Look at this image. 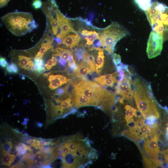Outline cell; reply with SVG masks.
<instances>
[{"mask_svg": "<svg viewBox=\"0 0 168 168\" xmlns=\"http://www.w3.org/2000/svg\"><path fill=\"white\" fill-rule=\"evenodd\" d=\"M1 20L8 30L16 36L24 35L38 26L30 12L9 13L2 16Z\"/></svg>", "mask_w": 168, "mask_h": 168, "instance_id": "obj_1", "label": "cell"}, {"mask_svg": "<svg viewBox=\"0 0 168 168\" xmlns=\"http://www.w3.org/2000/svg\"><path fill=\"white\" fill-rule=\"evenodd\" d=\"M134 86V98L137 106L143 117L146 119H158L159 114L156 105L146 86L138 79L136 80Z\"/></svg>", "mask_w": 168, "mask_h": 168, "instance_id": "obj_2", "label": "cell"}, {"mask_svg": "<svg viewBox=\"0 0 168 168\" xmlns=\"http://www.w3.org/2000/svg\"><path fill=\"white\" fill-rule=\"evenodd\" d=\"M153 31L162 35L164 41L168 39V7L157 1L145 11Z\"/></svg>", "mask_w": 168, "mask_h": 168, "instance_id": "obj_3", "label": "cell"}, {"mask_svg": "<svg viewBox=\"0 0 168 168\" xmlns=\"http://www.w3.org/2000/svg\"><path fill=\"white\" fill-rule=\"evenodd\" d=\"M73 91L80 92L89 98L97 105L101 102L105 104L110 99L112 93L95 82L84 80L73 86Z\"/></svg>", "mask_w": 168, "mask_h": 168, "instance_id": "obj_4", "label": "cell"}, {"mask_svg": "<svg viewBox=\"0 0 168 168\" xmlns=\"http://www.w3.org/2000/svg\"><path fill=\"white\" fill-rule=\"evenodd\" d=\"M129 33L124 27L117 22H113L102 31L100 41L102 47L113 54L116 43Z\"/></svg>", "mask_w": 168, "mask_h": 168, "instance_id": "obj_5", "label": "cell"}, {"mask_svg": "<svg viewBox=\"0 0 168 168\" xmlns=\"http://www.w3.org/2000/svg\"><path fill=\"white\" fill-rule=\"evenodd\" d=\"M41 8L46 17V28L50 29L53 35H56L58 30L57 16L58 9L55 0H46L43 3Z\"/></svg>", "mask_w": 168, "mask_h": 168, "instance_id": "obj_6", "label": "cell"}, {"mask_svg": "<svg viewBox=\"0 0 168 168\" xmlns=\"http://www.w3.org/2000/svg\"><path fill=\"white\" fill-rule=\"evenodd\" d=\"M164 40L160 33L152 31L147 43V53L148 58H152L159 55L161 52Z\"/></svg>", "mask_w": 168, "mask_h": 168, "instance_id": "obj_7", "label": "cell"}, {"mask_svg": "<svg viewBox=\"0 0 168 168\" xmlns=\"http://www.w3.org/2000/svg\"><path fill=\"white\" fill-rule=\"evenodd\" d=\"M132 80L130 76L125 74L122 82L118 81L115 87V93L121 95L122 99L127 100H131L134 95L131 84Z\"/></svg>", "mask_w": 168, "mask_h": 168, "instance_id": "obj_8", "label": "cell"}, {"mask_svg": "<svg viewBox=\"0 0 168 168\" xmlns=\"http://www.w3.org/2000/svg\"><path fill=\"white\" fill-rule=\"evenodd\" d=\"M57 16L58 23V30L56 38H59L62 40L64 39L69 33L77 34L74 29L71 21L63 16L58 9L57 11Z\"/></svg>", "mask_w": 168, "mask_h": 168, "instance_id": "obj_9", "label": "cell"}, {"mask_svg": "<svg viewBox=\"0 0 168 168\" xmlns=\"http://www.w3.org/2000/svg\"><path fill=\"white\" fill-rule=\"evenodd\" d=\"M144 144V149L146 153L150 157L157 158L159 152L158 145L159 136L157 134L148 136Z\"/></svg>", "mask_w": 168, "mask_h": 168, "instance_id": "obj_10", "label": "cell"}, {"mask_svg": "<svg viewBox=\"0 0 168 168\" xmlns=\"http://www.w3.org/2000/svg\"><path fill=\"white\" fill-rule=\"evenodd\" d=\"M33 166L39 167L48 165L50 163L47 154L40 150L31 156Z\"/></svg>", "mask_w": 168, "mask_h": 168, "instance_id": "obj_11", "label": "cell"}, {"mask_svg": "<svg viewBox=\"0 0 168 168\" xmlns=\"http://www.w3.org/2000/svg\"><path fill=\"white\" fill-rule=\"evenodd\" d=\"M48 80L49 82V87L53 90L66 83L69 80L62 75L51 74L49 76Z\"/></svg>", "mask_w": 168, "mask_h": 168, "instance_id": "obj_12", "label": "cell"}, {"mask_svg": "<svg viewBox=\"0 0 168 168\" xmlns=\"http://www.w3.org/2000/svg\"><path fill=\"white\" fill-rule=\"evenodd\" d=\"M73 101L74 106L79 108L86 105H95L89 98L82 93L73 90Z\"/></svg>", "mask_w": 168, "mask_h": 168, "instance_id": "obj_13", "label": "cell"}, {"mask_svg": "<svg viewBox=\"0 0 168 168\" xmlns=\"http://www.w3.org/2000/svg\"><path fill=\"white\" fill-rule=\"evenodd\" d=\"M17 61L19 67L25 70H34V59L26 55L19 54L17 57Z\"/></svg>", "mask_w": 168, "mask_h": 168, "instance_id": "obj_14", "label": "cell"}, {"mask_svg": "<svg viewBox=\"0 0 168 168\" xmlns=\"http://www.w3.org/2000/svg\"><path fill=\"white\" fill-rule=\"evenodd\" d=\"M62 155L63 167H76L80 163V162L70 152L62 154Z\"/></svg>", "mask_w": 168, "mask_h": 168, "instance_id": "obj_15", "label": "cell"}, {"mask_svg": "<svg viewBox=\"0 0 168 168\" xmlns=\"http://www.w3.org/2000/svg\"><path fill=\"white\" fill-rule=\"evenodd\" d=\"M81 40V37L77 34H68L62 40V43L67 47L72 48L77 45Z\"/></svg>", "mask_w": 168, "mask_h": 168, "instance_id": "obj_16", "label": "cell"}, {"mask_svg": "<svg viewBox=\"0 0 168 168\" xmlns=\"http://www.w3.org/2000/svg\"><path fill=\"white\" fill-rule=\"evenodd\" d=\"M92 73L90 66L87 61L82 60L77 69L75 71L74 75L76 77H79Z\"/></svg>", "mask_w": 168, "mask_h": 168, "instance_id": "obj_17", "label": "cell"}, {"mask_svg": "<svg viewBox=\"0 0 168 168\" xmlns=\"http://www.w3.org/2000/svg\"><path fill=\"white\" fill-rule=\"evenodd\" d=\"M144 165L147 168L163 167V166L161 162L157 158H149L142 155Z\"/></svg>", "mask_w": 168, "mask_h": 168, "instance_id": "obj_18", "label": "cell"}, {"mask_svg": "<svg viewBox=\"0 0 168 168\" xmlns=\"http://www.w3.org/2000/svg\"><path fill=\"white\" fill-rule=\"evenodd\" d=\"M2 152L1 161L2 163L6 166H10L14 161L16 156L2 150Z\"/></svg>", "mask_w": 168, "mask_h": 168, "instance_id": "obj_19", "label": "cell"}, {"mask_svg": "<svg viewBox=\"0 0 168 168\" xmlns=\"http://www.w3.org/2000/svg\"><path fill=\"white\" fill-rule=\"evenodd\" d=\"M98 50V56L96 59V63H95L96 66V71L97 73H100L101 71V68L103 67L104 62V56L103 49L97 47L95 49Z\"/></svg>", "mask_w": 168, "mask_h": 168, "instance_id": "obj_20", "label": "cell"}, {"mask_svg": "<svg viewBox=\"0 0 168 168\" xmlns=\"http://www.w3.org/2000/svg\"><path fill=\"white\" fill-rule=\"evenodd\" d=\"M17 154L18 156H21L26 154L27 151L30 152H32V150L29 146L25 145L22 143H19L16 147Z\"/></svg>", "mask_w": 168, "mask_h": 168, "instance_id": "obj_21", "label": "cell"}, {"mask_svg": "<svg viewBox=\"0 0 168 168\" xmlns=\"http://www.w3.org/2000/svg\"><path fill=\"white\" fill-rule=\"evenodd\" d=\"M135 2L142 10L146 11L151 6L152 0H134Z\"/></svg>", "mask_w": 168, "mask_h": 168, "instance_id": "obj_22", "label": "cell"}, {"mask_svg": "<svg viewBox=\"0 0 168 168\" xmlns=\"http://www.w3.org/2000/svg\"><path fill=\"white\" fill-rule=\"evenodd\" d=\"M124 109L126 110L125 119L127 122L133 118L136 113L137 110L128 105H126Z\"/></svg>", "mask_w": 168, "mask_h": 168, "instance_id": "obj_23", "label": "cell"}, {"mask_svg": "<svg viewBox=\"0 0 168 168\" xmlns=\"http://www.w3.org/2000/svg\"><path fill=\"white\" fill-rule=\"evenodd\" d=\"M34 70L36 72L41 73L45 70L44 67V63L42 58L34 59Z\"/></svg>", "mask_w": 168, "mask_h": 168, "instance_id": "obj_24", "label": "cell"}, {"mask_svg": "<svg viewBox=\"0 0 168 168\" xmlns=\"http://www.w3.org/2000/svg\"><path fill=\"white\" fill-rule=\"evenodd\" d=\"M100 36L99 34L95 31H93L92 33L86 36L85 39L86 40V44L89 45H91L96 39H100Z\"/></svg>", "mask_w": 168, "mask_h": 168, "instance_id": "obj_25", "label": "cell"}, {"mask_svg": "<svg viewBox=\"0 0 168 168\" xmlns=\"http://www.w3.org/2000/svg\"><path fill=\"white\" fill-rule=\"evenodd\" d=\"M118 72L117 71L111 74L101 76L100 77L95 78L94 80L95 81L98 83L100 82L119 76Z\"/></svg>", "mask_w": 168, "mask_h": 168, "instance_id": "obj_26", "label": "cell"}, {"mask_svg": "<svg viewBox=\"0 0 168 168\" xmlns=\"http://www.w3.org/2000/svg\"><path fill=\"white\" fill-rule=\"evenodd\" d=\"M117 77L107 79L104 81L100 82L98 83L100 85L103 86H109L110 87L113 86L114 84L116 83H118V81L117 79Z\"/></svg>", "mask_w": 168, "mask_h": 168, "instance_id": "obj_27", "label": "cell"}, {"mask_svg": "<svg viewBox=\"0 0 168 168\" xmlns=\"http://www.w3.org/2000/svg\"><path fill=\"white\" fill-rule=\"evenodd\" d=\"M57 61L56 57L53 55L51 58L49 59L47 61L46 63L44 65L46 69L48 70L50 69L53 66L56 64Z\"/></svg>", "mask_w": 168, "mask_h": 168, "instance_id": "obj_28", "label": "cell"}, {"mask_svg": "<svg viewBox=\"0 0 168 168\" xmlns=\"http://www.w3.org/2000/svg\"><path fill=\"white\" fill-rule=\"evenodd\" d=\"M6 69L7 72L9 73H16L18 72V68L14 63H12L8 65Z\"/></svg>", "mask_w": 168, "mask_h": 168, "instance_id": "obj_29", "label": "cell"}, {"mask_svg": "<svg viewBox=\"0 0 168 168\" xmlns=\"http://www.w3.org/2000/svg\"><path fill=\"white\" fill-rule=\"evenodd\" d=\"M12 147V145L11 141H7L4 143L2 146V150L7 152H10Z\"/></svg>", "mask_w": 168, "mask_h": 168, "instance_id": "obj_30", "label": "cell"}, {"mask_svg": "<svg viewBox=\"0 0 168 168\" xmlns=\"http://www.w3.org/2000/svg\"><path fill=\"white\" fill-rule=\"evenodd\" d=\"M84 52V49H75V54L79 61H81L82 59Z\"/></svg>", "mask_w": 168, "mask_h": 168, "instance_id": "obj_31", "label": "cell"}, {"mask_svg": "<svg viewBox=\"0 0 168 168\" xmlns=\"http://www.w3.org/2000/svg\"><path fill=\"white\" fill-rule=\"evenodd\" d=\"M43 3L41 0H34L32 3L33 7L35 9H38L41 7Z\"/></svg>", "mask_w": 168, "mask_h": 168, "instance_id": "obj_32", "label": "cell"}, {"mask_svg": "<svg viewBox=\"0 0 168 168\" xmlns=\"http://www.w3.org/2000/svg\"><path fill=\"white\" fill-rule=\"evenodd\" d=\"M113 61L116 65L120 64L121 63V58L119 55L114 54L113 56Z\"/></svg>", "mask_w": 168, "mask_h": 168, "instance_id": "obj_33", "label": "cell"}, {"mask_svg": "<svg viewBox=\"0 0 168 168\" xmlns=\"http://www.w3.org/2000/svg\"><path fill=\"white\" fill-rule=\"evenodd\" d=\"M36 143L38 146H45L46 145H51V143L49 141H45L42 140H39L36 139Z\"/></svg>", "mask_w": 168, "mask_h": 168, "instance_id": "obj_34", "label": "cell"}, {"mask_svg": "<svg viewBox=\"0 0 168 168\" xmlns=\"http://www.w3.org/2000/svg\"><path fill=\"white\" fill-rule=\"evenodd\" d=\"M0 66L3 68H5L7 66L8 63L5 58L2 57H0Z\"/></svg>", "mask_w": 168, "mask_h": 168, "instance_id": "obj_35", "label": "cell"}, {"mask_svg": "<svg viewBox=\"0 0 168 168\" xmlns=\"http://www.w3.org/2000/svg\"><path fill=\"white\" fill-rule=\"evenodd\" d=\"M65 92L64 88L60 87L58 88L55 91V94L60 96L63 95Z\"/></svg>", "mask_w": 168, "mask_h": 168, "instance_id": "obj_36", "label": "cell"}, {"mask_svg": "<svg viewBox=\"0 0 168 168\" xmlns=\"http://www.w3.org/2000/svg\"><path fill=\"white\" fill-rule=\"evenodd\" d=\"M93 31H89L86 30H84L81 31V34L82 35L86 36L90 35L93 32Z\"/></svg>", "mask_w": 168, "mask_h": 168, "instance_id": "obj_37", "label": "cell"}, {"mask_svg": "<svg viewBox=\"0 0 168 168\" xmlns=\"http://www.w3.org/2000/svg\"><path fill=\"white\" fill-rule=\"evenodd\" d=\"M10 0H0V7H2L6 6Z\"/></svg>", "mask_w": 168, "mask_h": 168, "instance_id": "obj_38", "label": "cell"}, {"mask_svg": "<svg viewBox=\"0 0 168 168\" xmlns=\"http://www.w3.org/2000/svg\"><path fill=\"white\" fill-rule=\"evenodd\" d=\"M59 63L63 66H65L67 64V63L68 61H67L66 60H63L62 59L61 57L59 59Z\"/></svg>", "mask_w": 168, "mask_h": 168, "instance_id": "obj_39", "label": "cell"}, {"mask_svg": "<svg viewBox=\"0 0 168 168\" xmlns=\"http://www.w3.org/2000/svg\"><path fill=\"white\" fill-rule=\"evenodd\" d=\"M164 156L165 161V162L168 164V153L163 154Z\"/></svg>", "mask_w": 168, "mask_h": 168, "instance_id": "obj_40", "label": "cell"}, {"mask_svg": "<svg viewBox=\"0 0 168 168\" xmlns=\"http://www.w3.org/2000/svg\"><path fill=\"white\" fill-rule=\"evenodd\" d=\"M51 72L50 71H48L44 72L43 75L44 77H48L51 73Z\"/></svg>", "mask_w": 168, "mask_h": 168, "instance_id": "obj_41", "label": "cell"}, {"mask_svg": "<svg viewBox=\"0 0 168 168\" xmlns=\"http://www.w3.org/2000/svg\"><path fill=\"white\" fill-rule=\"evenodd\" d=\"M21 167L18 163L11 166L10 168H21Z\"/></svg>", "mask_w": 168, "mask_h": 168, "instance_id": "obj_42", "label": "cell"}, {"mask_svg": "<svg viewBox=\"0 0 168 168\" xmlns=\"http://www.w3.org/2000/svg\"><path fill=\"white\" fill-rule=\"evenodd\" d=\"M163 154L164 153H168V149L166 150H164L163 152Z\"/></svg>", "mask_w": 168, "mask_h": 168, "instance_id": "obj_43", "label": "cell"}, {"mask_svg": "<svg viewBox=\"0 0 168 168\" xmlns=\"http://www.w3.org/2000/svg\"><path fill=\"white\" fill-rule=\"evenodd\" d=\"M166 130H167V135L168 137V122L167 124V128H166Z\"/></svg>", "mask_w": 168, "mask_h": 168, "instance_id": "obj_44", "label": "cell"}]
</instances>
